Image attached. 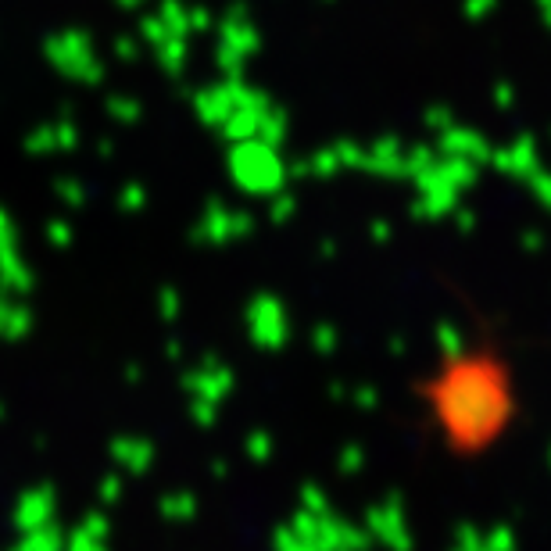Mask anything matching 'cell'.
Segmentation results:
<instances>
[{"label": "cell", "instance_id": "obj_10", "mask_svg": "<svg viewBox=\"0 0 551 551\" xmlns=\"http://www.w3.org/2000/svg\"><path fill=\"white\" fill-rule=\"evenodd\" d=\"M65 541H68V530L61 526V519H54V523L26 530L22 541H18V551H65Z\"/></svg>", "mask_w": 551, "mask_h": 551}, {"label": "cell", "instance_id": "obj_15", "mask_svg": "<svg viewBox=\"0 0 551 551\" xmlns=\"http://www.w3.org/2000/svg\"><path fill=\"white\" fill-rule=\"evenodd\" d=\"M208 473L219 476V480H226V476H229V462H226V458H212V462H208Z\"/></svg>", "mask_w": 551, "mask_h": 551}, {"label": "cell", "instance_id": "obj_12", "mask_svg": "<svg viewBox=\"0 0 551 551\" xmlns=\"http://www.w3.org/2000/svg\"><path fill=\"white\" fill-rule=\"evenodd\" d=\"M94 491H97V501H101V509H115V505L126 498V476L111 469V473H104L101 480H97Z\"/></svg>", "mask_w": 551, "mask_h": 551}, {"label": "cell", "instance_id": "obj_1", "mask_svg": "<svg viewBox=\"0 0 551 551\" xmlns=\"http://www.w3.org/2000/svg\"><path fill=\"white\" fill-rule=\"evenodd\" d=\"M272 551H373L365 526L333 505L323 484L297 487V509L269 537Z\"/></svg>", "mask_w": 551, "mask_h": 551}, {"label": "cell", "instance_id": "obj_16", "mask_svg": "<svg viewBox=\"0 0 551 551\" xmlns=\"http://www.w3.org/2000/svg\"><path fill=\"white\" fill-rule=\"evenodd\" d=\"M15 551H18V548H15Z\"/></svg>", "mask_w": 551, "mask_h": 551}, {"label": "cell", "instance_id": "obj_9", "mask_svg": "<svg viewBox=\"0 0 551 551\" xmlns=\"http://www.w3.org/2000/svg\"><path fill=\"white\" fill-rule=\"evenodd\" d=\"M158 516L172 526H183V523H194L201 516V498H197L190 487H172L158 498Z\"/></svg>", "mask_w": 551, "mask_h": 551}, {"label": "cell", "instance_id": "obj_14", "mask_svg": "<svg viewBox=\"0 0 551 551\" xmlns=\"http://www.w3.org/2000/svg\"><path fill=\"white\" fill-rule=\"evenodd\" d=\"M355 405L362 408V412L376 408V390H358V394H355Z\"/></svg>", "mask_w": 551, "mask_h": 551}, {"label": "cell", "instance_id": "obj_2", "mask_svg": "<svg viewBox=\"0 0 551 551\" xmlns=\"http://www.w3.org/2000/svg\"><path fill=\"white\" fill-rule=\"evenodd\" d=\"M441 401H448V419L458 433L466 437L469 444L487 441L491 430H487V419L494 416V408H505L509 398L501 394V376L494 380V369L484 362H469L466 365V351H458L455 358H448V383H444Z\"/></svg>", "mask_w": 551, "mask_h": 551}, {"label": "cell", "instance_id": "obj_11", "mask_svg": "<svg viewBox=\"0 0 551 551\" xmlns=\"http://www.w3.org/2000/svg\"><path fill=\"white\" fill-rule=\"evenodd\" d=\"M333 466H337V473L344 476V480H355V476H362L365 466H369V455H365L362 444H344Z\"/></svg>", "mask_w": 551, "mask_h": 551}, {"label": "cell", "instance_id": "obj_4", "mask_svg": "<svg viewBox=\"0 0 551 551\" xmlns=\"http://www.w3.org/2000/svg\"><path fill=\"white\" fill-rule=\"evenodd\" d=\"M183 387H187V394H190V408H187V412H190V419H194V426H201V430H212L215 419H219L222 401H226L229 390H233V373H229L226 365L204 362L201 369L187 373Z\"/></svg>", "mask_w": 551, "mask_h": 551}, {"label": "cell", "instance_id": "obj_6", "mask_svg": "<svg viewBox=\"0 0 551 551\" xmlns=\"http://www.w3.org/2000/svg\"><path fill=\"white\" fill-rule=\"evenodd\" d=\"M58 512H61L58 487L43 480V484H33L18 494L15 509H11V523L18 526V534H26V530H36L43 523H54Z\"/></svg>", "mask_w": 551, "mask_h": 551}, {"label": "cell", "instance_id": "obj_8", "mask_svg": "<svg viewBox=\"0 0 551 551\" xmlns=\"http://www.w3.org/2000/svg\"><path fill=\"white\" fill-rule=\"evenodd\" d=\"M65 551H111V516L108 509H90L68 530Z\"/></svg>", "mask_w": 551, "mask_h": 551}, {"label": "cell", "instance_id": "obj_7", "mask_svg": "<svg viewBox=\"0 0 551 551\" xmlns=\"http://www.w3.org/2000/svg\"><path fill=\"white\" fill-rule=\"evenodd\" d=\"M448 551H519V544L509 523H491V526L458 523L455 534H451Z\"/></svg>", "mask_w": 551, "mask_h": 551}, {"label": "cell", "instance_id": "obj_3", "mask_svg": "<svg viewBox=\"0 0 551 551\" xmlns=\"http://www.w3.org/2000/svg\"><path fill=\"white\" fill-rule=\"evenodd\" d=\"M362 526H365V534H369V541H373V548L416 551V530H412L405 494L401 491H387L376 501H369Z\"/></svg>", "mask_w": 551, "mask_h": 551}, {"label": "cell", "instance_id": "obj_5", "mask_svg": "<svg viewBox=\"0 0 551 551\" xmlns=\"http://www.w3.org/2000/svg\"><path fill=\"white\" fill-rule=\"evenodd\" d=\"M108 462L115 473L129 476H147L158 466V448H154L151 437H140V433H119L111 437L108 444Z\"/></svg>", "mask_w": 551, "mask_h": 551}, {"label": "cell", "instance_id": "obj_13", "mask_svg": "<svg viewBox=\"0 0 551 551\" xmlns=\"http://www.w3.org/2000/svg\"><path fill=\"white\" fill-rule=\"evenodd\" d=\"M244 451L255 466H265V462H272V455H276V441H272L269 430H251L244 441Z\"/></svg>", "mask_w": 551, "mask_h": 551}]
</instances>
